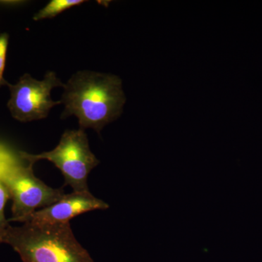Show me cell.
Here are the masks:
<instances>
[{"mask_svg":"<svg viewBox=\"0 0 262 262\" xmlns=\"http://www.w3.org/2000/svg\"><path fill=\"white\" fill-rule=\"evenodd\" d=\"M10 89V98L8 106L12 117L21 122L42 120L49 115L52 108L61 104V101H53L52 90L63 87L56 73L48 72L42 80L33 78L25 74L16 84L7 82Z\"/></svg>","mask_w":262,"mask_h":262,"instance_id":"5","label":"cell"},{"mask_svg":"<svg viewBox=\"0 0 262 262\" xmlns=\"http://www.w3.org/2000/svg\"><path fill=\"white\" fill-rule=\"evenodd\" d=\"M9 198V194L7 192L6 189L3 183L0 182V244H3L2 241H3L5 229L9 225V222L5 219V204Z\"/></svg>","mask_w":262,"mask_h":262,"instance_id":"8","label":"cell"},{"mask_svg":"<svg viewBox=\"0 0 262 262\" xmlns=\"http://www.w3.org/2000/svg\"><path fill=\"white\" fill-rule=\"evenodd\" d=\"M8 39H9V36L7 33L0 34V81L3 82L5 81L3 78V73H4L5 61H6Z\"/></svg>","mask_w":262,"mask_h":262,"instance_id":"9","label":"cell"},{"mask_svg":"<svg viewBox=\"0 0 262 262\" xmlns=\"http://www.w3.org/2000/svg\"><path fill=\"white\" fill-rule=\"evenodd\" d=\"M108 208L107 203L96 198L89 191H73L71 194H65L54 204L34 212L24 222H33L49 225L66 223L86 212L105 210Z\"/></svg>","mask_w":262,"mask_h":262,"instance_id":"6","label":"cell"},{"mask_svg":"<svg viewBox=\"0 0 262 262\" xmlns=\"http://www.w3.org/2000/svg\"><path fill=\"white\" fill-rule=\"evenodd\" d=\"M85 3L84 0H51L46 7L39 10L34 16V20L53 18L65 10Z\"/></svg>","mask_w":262,"mask_h":262,"instance_id":"7","label":"cell"},{"mask_svg":"<svg viewBox=\"0 0 262 262\" xmlns=\"http://www.w3.org/2000/svg\"><path fill=\"white\" fill-rule=\"evenodd\" d=\"M2 243L10 245L23 262H94L75 238L70 222L9 225Z\"/></svg>","mask_w":262,"mask_h":262,"instance_id":"2","label":"cell"},{"mask_svg":"<svg viewBox=\"0 0 262 262\" xmlns=\"http://www.w3.org/2000/svg\"><path fill=\"white\" fill-rule=\"evenodd\" d=\"M20 156L32 165L41 160L51 162L61 170L65 185L70 186L74 192L89 191V174L99 164V160L90 148L87 134L80 128L66 130L59 144L52 151L39 155L20 151Z\"/></svg>","mask_w":262,"mask_h":262,"instance_id":"4","label":"cell"},{"mask_svg":"<svg viewBox=\"0 0 262 262\" xmlns=\"http://www.w3.org/2000/svg\"><path fill=\"white\" fill-rule=\"evenodd\" d=\"M7 82L6 81H4V82H3V81H0V87H1L2 85H3V84H6Z\"/></svg>","mask_w":262,"mask_h":262,"instance_id":"10","label":"cell"},{"mask_svg":"<svg viewBox=\"0 0 262 262\" xmlns=\"http://www.w3.org/2000/svg\"><path fill=\"white\" fill-rule=\"evenodd\" d=\"M61 118L75 116L80 128L98 134L121 115L126 98L121 79L111 74L80 71L63 85Z\"/></svg>","mask_w":262,"mask_h":262,"instance_id":"1","label":"cell"},{"mask_svg":"<svg viewBox=\"0 0 262 262\" xmlns=\"http://www.w3.org/2000/svg\"><path fill=\"white\" fill-rule=\"evenodd\" d=\"M33 165L0 154V182L13 201L8 222H24L37 208L51 206L65 195L63 189L48 187L33 172Z\"/></svg>","mask_w":262,"mask_h":262,"instance_id":"3","label":"cell"}]
</instances>
